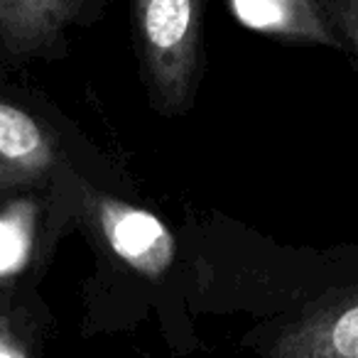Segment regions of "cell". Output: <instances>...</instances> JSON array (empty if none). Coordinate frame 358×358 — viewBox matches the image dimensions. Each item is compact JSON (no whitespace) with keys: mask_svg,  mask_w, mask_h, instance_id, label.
I'll use <instances>...</instances> for the list:
<instances>
[{"mask_svg":"<svg viewBox=\"0 0 358 358\" xmlns=\"http://www.w3.org/2000/svg\"><path fill=\"white\" fill-rule=\"evenodd\" d=\"M206 0H133V32L152 106L182 113L201 69V15Z\"/></svg>","mask_w":358,"mask_h":358,"instance_id":"1","label":"cell"},{"mask_svg":"<svg viewBox=\"0 0 358 358\" xmlns=\"http://www.w3.org/2000/svg\"><path fill=\"white\" fill-rule=\"evenodd\" d=\"M263 358H358V270L322 285L278 329Z\"/></svg>","mask_w":358,"mask_h":358,"instance_id":"2","label":"cell"},{"mask_svg":"<svg viewBox=\"0 0 358 358\" xmlns=\"http://www.w3.org/2000/svg\"><path fill=\"white\" fill-rule=\"evenodd\" d=\"M81 6L84 0H0V42L13 55L52 52Z\"/></svg>","mask_w":358,"mask_h":358,"instance_id":"6","label":"cell"},{"mask_svg":"<svg viewBox=\"0 0 358 358\" xmlns=\"http://www.w3.org/2000/svg\"><path fill=\"white\" fill-rule=\"evenodd\" d=\"M231 15L255 32L343 50L322 0H229Z\"/></svg>","mask_w":358,"mask_h":358,"instance_id":"5","label":"cell"},{"mask_svg":"<svg viewBox=\"0 0 358 358\" xmlns=\"http://www.w3.org/2000/svg\"><path fill=\"white\" fill-rule=\"evenodd\" d=\"M343 52L358 62V0H322Z\"/></svg>","mask_w":358,"mask_h":358,"instance_id":"8","label":"cell"},{"mask_svg":"<svg viewBox=\"0 0 358 358\" xmlns=\"http://www.w3.org/2000/svg\"><path fill=\"white\" fill-rule=\"evenodd\" d=\"M57 157L50 130L20 106L0 99V196L45 182Z\"/></svg>","mask_w":358,"mask_h":358,"instance_id":"4","label":"cell"},{"mask_svg":"<svg viewBox=\"0 0 358 358\" xmlns=\"http://www.w3.org/2000/svg\"><path fill=\"white\" fill-rule=\"evenodd\" d=\"M0 358H35L27 343L8 327V322H0Z\"/></svg>","mask_w":358,"mask_h":358,"instance_id":"9","label":"cell"},{"mask_svg":"<svg viewBox=\"0 0 358 358\" xmlns=\"http://www.w3.org/2000/svg\"><path fill=\"white\" fill-rule=\"evenodd\" d=\"M89 209L103 243L133 273L159 280L172 268L177 241L157 214L108 194H91Z\"/></svg>","mask_w":358,"mask_h":358,"instance_id":"3","label":"cell"},{"mask_svg":"<svg viewBox=\"0 0 358 358\" xmlns=\"http://www.w3.org/2000/svg\"><path fill=\"white\" fill-rule=\"evenodd\" d=\"M37 201L30 196L8 201L0 209V282L13 280L27 268L35 248Z\"/></svg>","mask_w":358,"mask_h":358,"instance_id":"7","label":"cell"}]
</instances>
